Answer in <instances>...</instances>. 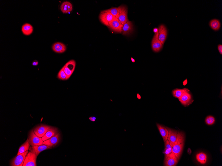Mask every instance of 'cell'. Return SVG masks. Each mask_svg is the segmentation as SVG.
<instances>
[{
  "instance_id": "obj_1",
  "label": "cell",
  "mask_w": 222,
  "mask_h": 166,
  "mask_svg": "<svg viewBox=\"0 0 222 166\" xmlns=\"http://www.w3.org/2000/svg\"><path fill=\"white\" fill-rule=\"evenodd\" d=\"M185 141V135L183 132L177 131V137L172 148V152L180 159L183 150Z\"/></svg>"
},
{
  "instance_id": "obj_2",
  "label": "cell",
  "mask_w": 222,
  "mask_h": 166,
  "mask_svg": "<svg viewBox=\"0 0 222 166\" xmlns=\"http://www.w3.org/2000/svg\"><path fill=\"white\" fill-rule=\"evenodd\" d=\"M116 18L110 12L101 13L99 16L100 21L105 26H109L110 24Z\"/></svg>"
},
{
  "instance_id": "obj_3",
  "label": "cell",
  "mask_w": 222,
  "mask_h": 166,
  "mask_svg": "<svg viewBox=\"0 0 222 166\" xmlns=\"http://www.w3.org/2000/svg\"><path fill=\"white\" fill-rule=\"evenodd\" d=\"M37 156L29 151L26 156L23 166H36Z\"/></svg>"
},
{
  "instance_id": "obj_4",
  "label": "cell",
  "mask_w": 222,
  "mask_h": 166,
  "mask_svg": "<svg viewBox=\"0 0 222 166\" xmlns=\"http://www.w3.org/2000/svg\"><path fill=\"white\" fill-rule=\"evenodd\" d=\"M28 139L29 144L31 146H39L43 144V141L42 138L39 137L36 135L33 130H32L30 132Z\"/></svg>"
},
{
  "instance_id": "obj_5",
  "label": "cell",
  "mask_w": 222,
  "mask_h": 166,
  "mask_svg": "<svg viewBox=\"0 0 222 166\" xmlns=\"http://www.w3.org/2000/svg\"><path fill=\"white\" fill-rule=\"evenodd\" d=\"M76 66V62L74 60H71L68 62L64 66V71L66 74L68 79H69L74 71Z\"/></svg>"
},
{
  "instance_id": "obj_6",
  "label": "cell",
  "mask_w": 222,
  "mask_h": 166,
  "mask_svg": "<svg viewBox=\"0 0 222 166\" xmlns=\"http://www.w3.org/2000/svg\"><path fill=\"white\" fill-rule=\"evenodd\" d=\"M28 151L17 155L16 157L13 159L11 161V166H22L23 165L25 159Z\"/></svg>"
},
{
  "instance_id": "obj_7",
  "label": "cell",
  "mask_w": 222,
  "mask_h": 166,
  "mask_svg": "<svg viewBox=\"0 0 222 166\" xmlns=\"http://www.w3.org/2000/svg\"><path fill=\"white\" fill-rule=\"evenodd\" d=\"M119 14L117 18L123 25L129 21L127 16V9L125 6L121 5L119 7Z\"/></svg>"
},
{
  "instance_id": "obj_8",
  "label": "cell",
  "mask_w": 222,
  "mask_h": 166,
  "mask_svg": "<svg viewBox=\"0 0 222 166\" xmlns=\"http://www.w3.org/2000/svg\"><path fill=\"white\" fill-rule=\"evenodd\" d=\"M158 35L159 33L155 34L151 43L152 50L156 52H159L163 46L159 39Z\"/></svg>"
},
{
  "instance_id": "obj_9",
  "label": "cell",
  "mask_w": 222,
  "mask_h": 166,
  "mask_svg": "<svg viewBox=\"0 0 222 166\" xmlns=\"http://www.w3.org/2000/svg\"><path fill=\"white\" fill-rule=\"evenodd\" d=\"M52 127L44 124H41L36 127L34 129V132L39 137L42 138L50 129Z\"/></svg>"
},
{
  "instance_id": "obj_10",
  "label": "cell",
  "mask_w": 222,
  "mask_h": 166,
  "mask_svg": "<svg viewBox=\"0 0 222 166\" xmlns=\"http://www.w3.org/2000/svg\"><path fill=\"white\" fill-rule=\"evenodd\" d=\"M123 25L118 19L116 18L110 24L108 27L113 32L121 33Z\"/></svg>"
},
{
  "instance_id": "obj_11",
  "label": "cell",
  "mask_w": 222,
  "mask_h": 166,
  "mask_svg": "<svg viewBox=\"0 0 222 166\" xmlns=\"http://www.w3.org/2000/svg\"><path fill=\"white\" fill-rule=\"evenodd\" d=\"M179 159L176 155L172 152L167 157L165 158L164 166H175L178 163Z\"/></svg>"
},
{
  "instance_id": "obj_12",
  "label": "cell",
  "mask_w": 222,
  "mask_h": 166,
  "mask_svg": "<svg viewBox=\"0 0 222 166\" xmlns=\"http://www.w3.org/2000/svg\"><path fill=\"white\" fill-rule=\"evenodd\" d=\"M60 135L59 132L51 138L43 141V144L47 145L51 148L56 146L60 141Z\"/></svg>"
},
{
  "instance_id": "obj_13",
  "label": "cell",
  "mask_w": 222,
  "mask_h": 166,
  "mask_svg": "<svg viewBox=\"0 0 222 166\" xmlns=\"http://www.w3.org/2000/svg\"><path fill=\"white\" fill-rule=\"evenodd\" d=\"M52 148L47 145L43 144L41 145L34 146H30L29 149V151L35 154L38 156L39 154L42 151L49 149H51Z\"/></svg>"
},
{
  "instance_id": "obj_14",
  "label": "cell",
  "mask_w": 222,
  "mask_h": 166,
  "mask_svg": "<svg viewBox=\"0 0 222 166\" xmlns=\"http://www.w3.org/2000/svg\"><path fill=\"white\" fill-rule=\"evenodd\" d=\"M179 100L181 104L185 106H188L193 101L189 92H185Z\"/></svg>"
},
{
  "instance_id": "obj_15",
  "label": "cell",
  "mask_w": 222,
  "mask_h": 166,
  "mask_svg": "<svg viewBox=\"0 0 222 166\" xmlns=\"http://www.w3.org/2000/svg\"><path fill=\"white\" fill-rule=\"evenodd\" d=\"M158 38L162 45H163L166 41L167 36V30L165 26L161 25L158 29Z\"/></svg>"
},
{
  "instance_id": "obj_16",
  "label": "cell",
  "mask_w": 222,
  "mask_h": 166,
  "mask_svg": "<svg viewBox=\"0 0 222 166\" xmlns=\"http://www.w3.org/2000/svg\"><path fill=\"white\" fill-rule=\"evenodd\" d=\"M134 31V27L132 22L129 21L123 25L122 32L123 35H129Z\"/></svg>"
},
{
  "instance_id": "obj_17",
  "label": "cell",
  "mask_w": 222,
  "mask_h": 166,
  "mask_svg": "<svg viewBox=\"0 0 222 166\" xmlns=\"http://www.w3.org/2000/svg\"><path fill=\"white\" fill-rule=\"evenodd\" d=\"M54 52L59 53L64 52L67 50V47L64 44L61 42L54 43L52 46Z\"/></svg>"
},
{
  "instance_id": "obj_18",
  "label": "cell",
  "mask_w": 222,
  "mask_h": 166,
  "mask_svg": "<svg viewBox=\"0 0 222 166\" xmlns=\"http://www.w3.org/2000/svg\"><path fill=\"white\" fill-rule=\"evenodd\" d=\"M168 131V136L167 140L171 145L172 146L175 143L177 137V130L172 129L168 128H167Z\"/></svg>"
},
{
  "instance_id": "obj_19",
  "label": "cell",
  "mask_w": 222,
  "mask_h": 166,
  "mask_svg": "<svg viewBox=\"0 0 222 166\" xmlns=\"http://www.w3.org/2000/svg\"><path fill=\"white\" fill-rule=\"evenodd\" d=\"M158 129L163 139L164 143L167 140L168 136V131L165 127L159 124H157Z\"/></svg>"
},
{
  "instance_id": "obj_20",
  "label": "cell",
  "mask_w": 222,
  "mask_h": 166,
  "mask_svg": "<svg viewBox=\"0 0 222 166\" xmlns=\"http://www.w3.org/2000/svg\"><path fill=\"white\" fill-rule=\"evenodd\" d=\"M73 6L70 2L66 1L63 2L60 6V9L63 13H68L72 11Z\"/></svg>"
},
{
  "instance_id": "obj_21",
  "label": "cell",
  "mask_w": 222,
  "mask_h": 166,
  "mask_svg": "<svg viewBox=\"0 0 222 166\" xmlns=\"http://www.w3.org/2000/svg\"><path fill=\"white\" fill-rule=\"evenodd\" d=\"M59 133L58 129L56 128H52L49 129L45 135L42 137L43 141H45L50 138L54 136L57 134Z\"/></svg>"
},
{
  "instance_id": "obj_22",
  "label": "cell",
  "mask_w": 222,
  "mask_h": 166,
  "mask_svg": "<svg viewBox=\"0 0 222 166\" xmlns=\"http://www.w3.org/2000/svg\"><path fill=\"white\" fill-rule=\"evenodd\" d=\"M33 31V28L31 24L26 23L23 25L22 27V31L24 35L29 36L31 34Z\"/></svg>"
},
{
  "instance_id": "obj_23",
  "label": "cell",
  "mask_w": 222,
  "mask_h": 166,
  "mask_svg": "<svg viewBox=\"0 0 222 166\" xmlns=\"http://www.w3.org/2000/svg\"><path fill=\"white\" fill-rule=\"evenodd\" d=\"M190 92V91L189 89L187 88L182 89H176L172 90V95H173L174 97L179 99L185 92Z\"/></svg>"
},
{
  "instance_id": "obj_24",
  "label": "cell",
  "mask_w": 222,
  "mask_h": 166,
  "mask_svg": "<svg viewBox=\"0 0 222 166\" xmlns=\"http://www.w3.org/2000/svg\"><path fill=\"white\" fill-rule=\"evenodd\" d=\"M196 158L199 163L201 164H204L206 162L207 156L205 153L201 152L196 155Z\"/></svg>"
},
{
  "instance_id": "obj_25",
  "label": "cell",
  "mask_w": 222,
  "mask_h": 166,
  "mask_svg": "<svg viewBox=\"0 0 222 166\" xmlns=\"http://www.w3.org/2000/svg\"><path fill=\"white\" fill-rule=\"evenodd\" d=\"M30 146V144L29 142V140L28 138L26 141V142L23 143L20 147L17 155H19L28 150H29Z\"/></svg>"
},
{
  "instance_id": "obj_26",
  "label": "cell",
  "mask_w": 222,
  "mask_h": 166,
  "mask_svg": "<svg viewBox=\"0 0 222 166\" xmlns=\"http://www.w3.org/2000/svg\"><path fill=\"white\" fill-rule=\"evenodd\" d=\"M209 25L210 27L215 31H218L220 27V23L218 19H214L210 21Z\"/></svg>"
},
{
  "instance_id": "obj_27",
  "label": "cell",
  "mask_w": 222,
  "mask_h": 166,
  "mask_svg": "<svg viewBox=\"0 0 222 166\" xmlns=\"http://www.w3.org/2000/svg\"><path fill=\"white\" fill-rule=\"evenodd\" d=\"M106 12L111 13L113 16H114L116 18H117L119 14V7H112L109 9L102 11L101 13Z\"/></svg>"
},
{
  "instance_id": "obj_28",
  "label": "cell",
  "mask_w": 222,
  "mask_h": 166,
  "mask_svg": "<svg viewBox=\"0 0 222 166\" xmlns=\"http://www.w3.org/2000/svg\"><path fill=\"white\" fill-rule=\"evenodd\" d=\"M165 146L164 153L165 155V158H166L172 152V147L168 140L165 142Z\"/></svg>"
},
{
  "instance_id": "obj_29",
  "label": "cell",
  "mask_w": 222,
  "mask_h": 166,
  "mask_svg": "<svg viewBox=\"0 0 222 166\" xmlns=\"http://www.w3.org/2000/svg\"><path fill=\"white\" fill-rule=\"evenodd\" d=\"M64 67L63 66L60 71H59L57 75L58 79L63 81L68 80L67 76L64 71Z\"/></svg>"
},
{
  "instance_id": "obj_30",
  "label": "cell",
  "mask_w": 222,
  "mask_h": 166,
  "mask_svg": "<svg viewBox=\"0 0 222 166\" xmlns=\"http://www.w3.org/2000/svg\"><path fill=\"white\" fill-rule=\"evenodd\" d=\"M205 122L208 125H211L214 124L215 122V119L214 117L212 116H208L205 119Z\"/></svg>"
},
{
  "instance_id": "obj_31",
  "label": "cell",
  "mask_w": 222,
  "mask_h": 166,
  "mask_svg": "<svg viewBox=\"0 0 222 166\" xmlns=\"http://www.w3.org/2000/svg\"><path fill=\"white\" fill-rule=\"evenodd\" d=\"M219 51L221 55L222 54V46L221 45H219L218 46Z\"/></svg>"
},
{
  "instance_id": "obj_32",
  "label": "cell",
  "mask_w": 222,
  "mask_h": 166,
  "mask_svg": "<svg viewBox=\"0 0 222 166\" xmlns=\"http://www.w3.org/2000/svg\"><path fill=\"white\" fill-rule=\"evenodd\" d=\"M89 119L91 121L95 122L96 120V118L94 116H91L89 118Z\"/></svg>"
},
{
  "instance_id": "obj_33",
  "label": "cell",
  "mask_w": 222,
  "mask_h": 166,
  "mask_svg": "<svg viewBox=\"0 0 222 166\" xmlns=\"http://www.w3.org/2000/svg\"><path fill=\"white\" fill-rule=\"evenodd\" d=\"M38 61L35 60L32 63V65L33 66H37L38 65Z\"/></svg>"
},
{
  "instance_id": "obj_34",
  "label": "cell",
  "mask_w": 222,
  "mask_h": 166,
  "mask_svg": "<svg viewBox=\"0 0 222 166\" xmlns=\"http://www.w3.org/2000/svg\"><path fill=\"white\" fill-rule=\"evenodd\" d=\"M153 31L155 33H159L158 29L157 28H154L153 30Z\"/></svg>"
},
{
  "instance_id": "obj_35",
  "label": "cell",
  "mask_w": 222,
  "mask_h": 166,
  "mask_svg": "<svg viewBox=\"0 0 222 166\" xmlns=\"http://www.w3.org/2000/svg\"><path fill=\"white\" fill-rule=\"evenodd\" d=\"M187 152L189 155H191V150L190 148H188V150H187Z\"/></svg>"
},
{
  "instance_id": "obj_36",
  "label": "cell",
  "mask_w": 222,
  "mask_h": 166,
  "mask_svg": "<svg viewBox=\"0 0 222 166\" xmlns=\"http://www.w3.org/2000/svg\"><path fill=\"white\" fill-rule=\"evenodd\" d=\"M137 98L139 100L141 99V96L139 94H137Z\"/></svg>"
},
{
  "instance_id": "obj_37",
  "label": "cell",
  "mask_w": 222,
  "mask_h": 166,
  "mask_svg": "<svg viewBox=\"0 0 222 166\" xmlns=\"http://www.w3.org/2000/svg\"><path fill=\"white\" fill-rule=\"evenodd\" d=\"M131 60L133 62H135V60L132 57L131 58Z\"/></svg>"
}]
</instances>
